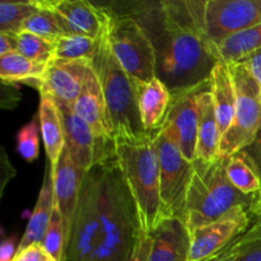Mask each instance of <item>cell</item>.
Returning a JSON list of instances; mask_svg holds the SVG:
<instances>
[{
	"label": "cell",
	"instance_id": "41",
	"mask_svg": "<svg viewBox=\"0 0 261 261\" xmlns=\"http://www.w3.org/2000/svg\"><path fill=\"white\" fill-rule=\"evenodd\" d=\"M46 261H55V260H54V259H51V257H50V259H48V260H46Z\"/></svg>",
	"mask_w": 261,
	"mask_h": 261
},
{
	"label": "cell",
	"instance_id": "17",
	"mask_svg": "<svg viewBox=\"0 0 261 261\" xmlns=\"http://www.w3.org/2000/svg\"><path fill=\"white\" fill-rule=\"evenodd\" d=\"M63 114L65 127V149L74 162L88 172L96 165L97 139L93 132L81 116L75 114L73 106L59 105Z\"/></svg>",
	"mask_w": 261,
	"mask_h": 261
},
{
	"label": "cell",
	"instance_id": "8",
	"mask_svg": "<svg viewBox=\"0 0 261 261\" xmlns=\"http://www.w3.org/2000/svg\"><path fill=\"white\" fill-rule=\"evenodd\" d=\"M160 161V195L162 219L184 221L186 199L194 175V163L189 162L180 149L162 134L153 130Z\"/></svg>",
	"mask_w": 261,
	"mask_h": 261
},
{
	"label": "cell",
	"instance_id": "36",
	"mask_svg": "<svg viewBox=\"0 0 261 261\" xmlns=\"http://www.w3.org/2000/svg\"><path fill=\"white\" fill-rule=\"evenodd\" d=\"M50 259L42 245H32L27 249L18 251L12 261H46Z\"/></svg>",
	"mask_w": 261,
	"mask_h": 261
},
{
	"label": "cell",
	"instance_id": "1",
	"mask_svg": "<svg viewBox=\"0 0 261 261\" xmlns=\"http://www.w3.org/2000/svg\"><path fill=\"white\" fill-rule=\"evenodd\" d=\"M206 0L137 3L129 12L143 25L157 55V76L171 93L205 83L219 63L205 25Z\"/></svg>",
	"mask_w": 261,
	"mask_h": 261
},
{
	"label": "cell",
	"instance_id": "13",
	"mask_svg": "<svg viewBox=\"0 0 261 261\" xmlns=\"http://www.w3.org/2000/svg\"><path fill=\"white\" fill-rule=\"evenodd\" d=\"M92 60H61L53 59L40 81L33 86L40 91V96L51 97L58 105L74 106L83 89Z\"/></svg>",
	"mask_w": 261,
	"mask_h": 261
},
{
	"label": "cell",
	"instance_id": "3",
	"mask_svg": "<svg viewBox=\"0 0 261 261\" xmlns=\"http://www.w3.org/2000/svg\"><path fill=\"white\" fill-rule=\"evenodd\" d=\"M117 166L134 199L143 232L150 234L162 219L160 161L153 132L117 134L112 139Z\"/></svg>",
	"mask_w": 261,
	"mask_h": 261
},
{
	"label": "cell",
	"instance_id": "21",
	"mask_svg": "<svg viewBox=\"0 0 261 261\" xmlns=\"http://www.w3.org/2000/svg\"><path fill=\"white\" fill-rule=\"evenodd\" d=\"M135 86L142 126L144 132H153L162 125L170 107L172 94L158 76L145 83H135Z\"/></svg>",
	"mask_w": 261,
	"mask_h": 261
},
{
	"label": "cell",
	"instance_id": "37",
	"mask_svg": "<svg viewBox=\"0 0 261 261\" xmlns=\"http://www.w3.org/2000/svg\"><path fill=\"white\" fill-rule=\"evenodd\" d=\"M239 64H244L247 68V70L251 73V75L256 79L257 83L261 86V48L256 50L255 53L250 54L249 56H246Z\"/></svg>",
	"mask_w": 261,
	"mask_h": 261
},
{
	"label": "cell",
	"instance_id": "30",
	"mask_svg": "<svg viewBox=\"0 0 261 261\" xmlns=\"http://www.w3.org/2000/svg\"><path fill=\"white\" fill-rule=\"evenodd\" d=\"M40 9L38 0L0 3V31L19 33L23 23Z\"/></svg>",
	"mask_w": 261,
	"mask_h": 261
},
{
	"label": "cell",
	"instance_id": "29",
	"mask_svg": "<svg viewBox=\"0 0 261 261\" xmlns=\"http://www.w3.org/2000/svg\"><path fill=\"white\" fill-rule=\"evenodd\" d=\"M38 4L40 9L23 23L22 31L35 33L50 41H56L64 36H69L60 18L53 10L43 7L41 0H38Z\"/></svg>",
	"mask_w": 261,
	"mask_h": 261
},
{
	"label": "cell",
	"instance_id": "18",
	"mask_svg": "<svg viewBox=\"0 0 261 261\" xmlns=\"http://www.w3.org/2000/svg\"><path fill=\"white\" fill-rule=\"evenodd\" d=\"M150 240L149 261H189L191 236L180 219H163Z\"/></svg>",
	"mask_w": 261,
	"mask_h": 261
},
{
	"label": "cell",
	"instance_id": "26",
	"mask_svg": "<svg viewBox=\"0 0 261 261\" xmlns=\"http://www.w3.org/2000/svg\"><path fill=\"white\" fill-rule=\"evenodd\" d=\"M48 64H38L19 53L0 56V76L4 83L40 81Z\"/></svg>",
	"mask_w": 261,
	"mask_h": 261
},
{
	"label": "cell",
	"instance_id": "19",
	"mask_svg": "<svg viewBox=\"0 0 261 261\" xmlns=\"http://www.w3.org/2000/svg\"><path fill=\"white\" fill-rule=\"evenodd\" d=\"M199 126L196 160L212 162L219 158L222 135L219 132L216 107L211 92V81L201 89L198 97Z\"/></svg>",
	"mask_w": 261,
	"mask_h": 261
},
{
	"label": "cell",
	"instance_id": "34",
	"mask_svg": "<svg viewBox=\"0 0 261 261\" xmlns=\"http://www.w3.org/2000/svg\"><path fill=\"white\" fill-rule=\"evenodd\" d=\"M150 246H152L150 234L140 231L127 261H149Z\"/></svg>",
	"mask_w": 261,
	"mask_h": 261
},
{
	"label": "cell",
	"instance_id": "5",
	"mask_svg": "<svg viewBox=\"0 0 261 261\" xmlns=\"http://www.w3.org/2000/svg\"><path fill=\"white\" fill-rule=\"evenodd\" d=\"M92 64L103 91L114 135L144 132L138 109L137 86L115 58L107 40L106 28Z\"/></svg>",
	"mask_w": 261,
	"mask_h": 261
},
{
	"label": "cell",
	"instance_id": "7",
	"mask_svg": "<svg viewBox=\"0 0 261 261\" xmlns=\"http://www.w3.org/2000/svg\"><path fill=\"white\" fill-rule=\"evenodd\" d=\"M237 93L236 112L219 145V157L229 158L251 144L261 130V86L244 64L229 66Z\"/></svg>",
	"mask_w": 261,
	"mask_h": 261
},
{
	"label": "cell",
	"instance_id": "14",
	"mask_svg": "<svg viewBox=\"0 0 261 261\" xmlns=\"http://www.w3.org/2000/svg\"><path fill=\"white\" fill-rule=\"evenodd\" d=\"M74 111L88 124L97 139V149L114 139L109 109L93 64L89 68L83 89L73 106Z\"/></svg>",
	"mask_w": 261,
	"mask_h": 261
},
{
	"label": "cell",
	"instance_id": "33",
	"mask_svg": "<svg viewBox=\"0 0 261 261\" xmlns=\"http://www.w3.org/2000/svg\"><path fill=\"white\" fill-rule=\"evenodd\" d=\"M17 152L27 162H33L40 153V124L33 119L17 134Z\"/></svg>",
	"mask_w": 261,
	"mask_h": 261
},
{
	"label": "cell",
	"instance_id": "28",
	"mask_svg": "<svg viewBox=\"0 0 261 261\" xmlns=\"http://www.w3.org/2000/svg\"><path fill=\"white\" fill-rule=\"evenodd\" d=\"M98 38L86 36H64L55 41V58L61 60H93L98 48Z\"/></svg>",
	"mask_w": 261,
	"mask_h": 261
},
{
	"label": "cell",
	"instance_id": "25",
	"mask_svg": "<svg viewBox=\"0 0 261 261\" xmlns=\"http://www.w3.org/2000/svg\"><path fill=\"white\" fill-rule=\"evenodd\" d=\"M208 261H261V218L254 217L244 233Z\"/></svg>",
	"mask_w": 261,
	"mask_h": 261
},
{
	"label": "cell",
	"instance_id": "6",
	"mask_svg": "<svg viewBox=\"0 0 261 261\" xmlns=\"http://www.w3.org/2000/svg\"><path fill=\"white\" fill-rule=\"evenodd\" d=\"M107 13L106 36L115 58L135 83L152 81L157 76V55L147 31L129 13Z\"/></svg>",
	"mask_w": 261,
	"mask_h": 261
},
{
	"label": "cell",
	"instance_id": "22",
	"mask_svg": "<svg viewBox=\"0 0 261 261\" xmlns=\"http://www.w3.org/2000/svg\"><path fill=\"white\" fill-rule=\"evenodd\" d=\"M55 208V195H54V172L50 163L46 168L45 178H43L42 188L38 194L37 203L33 209L31 218L28 221L24 234L18 245V251L27 249L32 245L42 244L47 227L50 224L51 216Z\"/></svg>",
	"mask_w": 261,
	"mask_h": 261
},
{
	"label": "cell",
	"instance_id": "11",
	"mask_svg": "<svg viewBox=\"0 0 261 261\" xmlns=\"http://www.w3.org/2000/svg\"><path fill=\"white\" fill-rule=\"evenodd\" d=\"M254 216L250 208L236 206L217 221L200 227L191 236L189 261H208L223 251L231 242L244 233L251 224Z\"/></svg>",
	"mask_w": 261,
	"mask_h": 261
},
{
	"label": "cell",
	"instance_id": "35",
	"mask_svg": "<svg viewBox=\"0 0 261 261\" xmlns=\"http://www.w3.org/2000/svg\"><path fill=\"white\" fill-rule=\"evenodd\" d=\"M245 154V157L249 160L250 165L252 166V168L255 170L256 175L259 176L260 182H261V130L259 134L256 135V138L254 139V142L250 145H247L245 149L241 150Z\"/></svg>",
	"mask_w": 261,
	"mask_h": 261
},
{
	"label": "cell",
	"instance_id": "40",
	"mask_svg": "<svg viewBox=\"0 0 261 261\" xmlns=\"http://www.w3.org/2000/svg\"><path fill=\"white\" fill-rule=\"evenodd\" d=\"M250 212H251V214L255 217V218H261V189L256 194L252 195Z\"/></svg>",
	"mask_w": 261,
	"mask_h": 261
},
{
	"label": "cell",
	"instance_id": "20",
	"mask_svg": "<svg viewBox=\"0 0 261 261\" xmlns=\"http://www.w3.org/2000/svg\"><path fill=\"white\" fill-rule=\"evenodd\" d=\"M37 117L48 163L55 171L65 149V127L60 106L51 97L41 96Z\"/></svg>",
	"mask_w": 261,
	"mask_h": 261
},
{
	"label": "cell",
	"instance_id": "16",
	"mask_svg": "<svg viewBox=\"0 0 261 261\" xmlns=\"http://www.w3.org/2000/svg\"><path fill=\"white\" fill-rule=\"evenodd\" d=\"M53 172L55 206L61 213L66 236L70 241L73 221L76 208H78L82 185H83L87 172L74 162L66 149H64L58 167Z\"/></svg>",
	"mask_w": 261,
	"mask_h": 261
},
{
	"label": "cell",
	"instance_id": "4",
	"mask_svg": "<svg viewBox=\"0 0 261 261\" xmlns=\"http://www.w3.org/2000/svg\"><path fill=\"white\" fill-rule=\"evenodd\" d=\"M227 158L212 162L196 160L186 199L184 224L190 234L200 227L217 221L236 206L250 208L252 196L237 190L227 176Z\"/></svg>",
	"mask_w": 261,
	"mask_h": 261
},
{
	"label": "cell",
	"instance_id": "10",
	"mask_svg": "<svg viewBox=\"0 0 261 261\" xmlns=\"http://www.w3.org/2000/svg\"><path fill=\"white\" fill-rule=\"evenodd\" d=\"M208 83L209 79L195 88L171 93L172 98L170 107L162 125L158 127L162 134L180 149L181 154L191 163L196 161L198 148V97L201 89Z\"/></svg>",
	"mask_w": 261,
	"mask_h": 261
},
{
	"label": "cell",
	"instance_id": "15",
	"mask_svg": "<svg viewBox=\"0 0 261 261\" xmlns=\"http://www.w3.org/2000/svg\"><path fill=\"white\" fill-rule=\"evenodd\" d=\"M63 22L69 36L98 38L107 24L109 13L86 0H41Z\"/></svg>",
	"mask_w": 261,
	"mask_h": 261
},
{
	"label": "cell",
	"instance_id": "31",
	"mask_svg": "<svg viewBox=\"0 0 261 261\" xmlns=\"http://www.w3.org/2000/svg\"><path fill=\"white\" fill-rule=\"evenodd\" d=\"M18 53L38 64H48L55 58V41H50L35 33L20 31L17 33Z\"/></svg>",
	"mask_w": 261,
	"mask_h": 261
},
{
	"label": "cell",
	"instance_id": "23",
	"mask_svg": "<svg viewBox=\"0 0 261 261\" xmlns=\"http://www.w3.org/2000/svg\"><path fill=\"white\" fill-rule=\"evenodd\" d=\"M209 81H211V92L216 107L219 132L223 137L234 119L237 102L236 88L229 66L219 61L212 70Z\"/></svg>",
	"mask_w": 261,
	"mask_h": 261
},
{
	"label": "cell",
	"instance_id": "39",
	"mask_svg": "<svg viewBox=\"0 0 261 261\" xmlns=\"http://www.w3.org/2000/svg\"><path fill=\"white\" fill-rule=\"evenodd\" d=\"M17 250L14 239L4 240L0 246V261H12L17 255Z\"/></svg>",
	"mask_w": 261,
	"mask_h": 261
},
{
	"label": "cell",
	"instance_id": "9",
	"mask_svg": "<svg viewBox=\"0 0 261 261\" xmlns=\"http://www.w3.org/2000/svg\"><path fill=\"white\" fill-rule=\"evenodd\" d=\"M101 222H99L98 191H97L96 168L86 173L78 208L73 221L70 241H69L66 261H92L94 250L99 241Z\"/></svg>",
	"mask_w": 261,
	"mask_h": 261
},
{
	"label": "cell",
	"instance_id": "12",
	"mask_svg": "<svg viewBox=\"0 0 261 261\" xmlns=\"http://www.w3.org/2000/svg\"><path fill=\"white\" fill-rule=\"evenodd\" d=\"M261 24V0H206L205 25L212 42Z\"/></svg>",
	"mask_w": 261,
	"mask_h": 261
},
{
	"label": "cell",
	"instance_id": "32",
	"mask_svg": "<svg viewBox=\"0 0 261 261\" xmlns=\"http://www.w3.org/2000/svg\"><path fill=\"white\" fill-rule=\"evenodd\" d=\"M41 245L51 259L55 261H66L69 239L66 236L63 217L56 206L54 208L50 224H48L47 231H46Z\"/></svg>",
	"mask_w": 261,
	"mask_h": 261
},
{
	"label": "cell",
	"instance_id": "2",
	"mask_svg": "<svg viewBox=\"0 0 261 261\" xmlns=\"http://www.w3.org/2000/svg\"><path fill=\"white\" fill-rule=\"evenodd\" d=\"M94 168L101 234L92 261H127L142 228L134 199L117 166L114 148L97 158Z\"/></svg>",
	"mask_w": 261,
	"mask_h": 261
},
{
	"label": "cell",
	"instance_id": "38",
	"mask_svg": "<svg viewBox=\"0 0 261 261\" xmlns=\"http://www.w3.org/2000/svg\"><path fill=\"white\" fill-rule=\"evenodd\" d=\"M12 53H18L17 33L0 31V56Z\"/></svg>",
	"mask_w": 261,
	"mask_h": 261
},
{
	"label": "cell",
	"instance_id": "24",
	"mask_svg": "<svg viewBox=\"0 0 261 261\" xmlns=\"http://www.w3.org/2000/svg\"><path fill=\"white\" fill-rule=\"evenodd\" d=\"M217 59L231 66L261 48V24L212 42Z\"/></svg>",
	"mask_w": 261,
	"mask_h": 261
},
{
	"label": "cell",
	"instance_id": "27",
	"mask_svg": "<svg viewBox=\"0 0 261 261\" xmlns=\"http://www.w3.org/2000/svg\"><path fill=\"white\" fill-rule=\"evenodd\" d=\"M226 170L232 185L245 195L252 196L261 189L259 176L242 152L227 158Z\"/></svg>",
	"mask_w": 261,
	"mask_h": 261
}]
</instances>
